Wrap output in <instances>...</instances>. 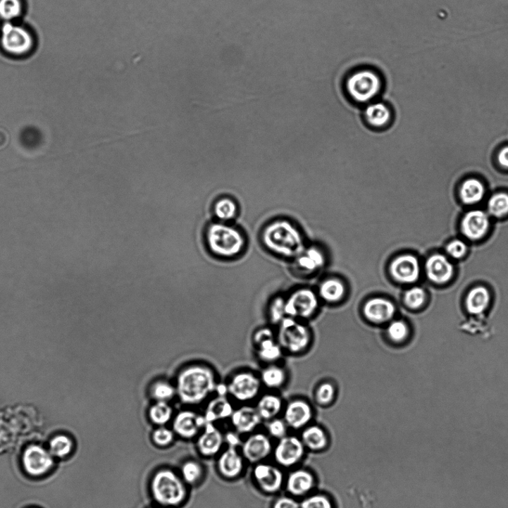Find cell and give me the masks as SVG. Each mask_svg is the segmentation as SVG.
I'll use <instances>...</instances> for the list:
<instances>
[{"label":"cell","mask_w":508,"mask_h":508,"mask_svg":"<svg viewBox=\"0 0 508 508\" xmlns=\"http://www.w3.org/2000/svg\"><path fill=\"white\" fill-rule=\"evenodd\" d=\"M73 450V442L65 435H58L51 439L49 444V452L57 458L66 457Z\"/></svg>","instance_id":"41"},{"label":"cell","mask_w":508,"mask_h":508,"mask_svg":"<svg viewBox=\"0 0 508 508\" xmlns=\"http://www.w3.org/2000/svg\"><path fill=\"white\" fill-rule=\"evenodd\" d=\"M175 434L173 430L159 426L154 430L151 435V440L156 446L166 447L171 445L175 440Z\"/></svg>","instance_id":"46"},{"label":"cell","mask_w":508,"mask_h":508,"mask_svg":"<svg viewBox=\"0 0 508 508\" xmlns=\"http://www.w3.org/2000/svg\"><path fill=\"white\" fill-rule=\"evenodd\" d=\"M150 395L155 401L168 402L177 395L176 387L167 381L159 380L151 385Z\"/></svg>","instance_id":"39"},{"label":"cell","mask_w":508,"mask_h":508,"mask_svg":"<svg viewBox=\"0 0 508 508\" xmlns=\"http://www.w3.org/2000/svg\"><path fill=\"white\" fill-rule=\"evenodd\" d=\"M230 419L233 427L240 434L254 433L263 421L256 408L249 406L234 410Z\"/></svg>","instance_id":"22"},{"label":"cell","mask_w":508,"mask_h":508,"mask_svg":"<svg viewBox=\"0 0 508 508\" xmlns=\"http://www.w3.org/2000/svg\"><path fill=\"white\" fill-rule=\"evenodd\" d=\"M396 311L395 304L389 299L383 297L368 299L362 308L364 318L374 324H383L392 321Z\"/></svg>","instance_id":"17"},{"label":"cell","mask_w":508,"mask_h":508,"mask_svg":"<svg viewBox=\"0 0 508 508\" xmlns=\"http://www.w3.org/2000/svg\"><path fill=\"white\" fill-rule=\"evenodd\" d=\"M183 478L171 469H161L150 482L152 497L164 507H175L183 504L187 497V489Z\"/></svg>","instance_id":"4"},{"label":"cell","mask_w":508,"mask_h":508,"mask_svg":"<svg viewBox=\"0 0 508 508\" xmlns=\"http://www.w3.org/2000/svg\"><path fill=\"white\" fill-rule=\"evenodd\" d=\"M275 337V334L273 331L268 328H264L258 330L254 335V342L255 345H258L260 342L270 340V338Z\"/></svg>","instance_id":"51"},{"label":"cell","mask_w":508,"mask_h":508,"mask_svg":"<svg viewBox=\"0 0 508 508\" xmlns=\"http://www.w3.org/2000/svg\"><path fill=\"white\" fill-rule=\"evenodd\" d=\"M498 161L502 166L508 168V147H504L500 151Z\"/></svg>","instance_id":"52"},{"label":"cell","mask_w":508,"mask_h":508,"mask_svg":"<svg viewBox=\"0 0 508 508\" xmlns=\"http://www.w3.org/2000/svg\"><path fill=\"white\" fill-rule=\"evenodd\" d=\"M225 440L227 441L228 444V447H237L240 444V440L239 436L237 434L234 433H229L226 438H225Z\"/></svg>","instance_id":"53"},{"label":"cell","mask_w":508,"mask_h":508,"mask_svg":"<svg viewBox=\"0 0 508 508\" xmlns=\"http://www.w3.org/2000/svg\"><path fill=\"white\" fill-rule=\"evenodd\" d=\"M239 213V206L235 200L230 197L218 199L213 205V213L221 223H229L235 219Z\"/></svg>","instance_id":"32"},{"label":"cell","mask_w":508,"mask_h":508,"mask_svg":"<svg viewBox=\"0 0 508 508\" xmlns=\"http://www.w3.org/2000/svg\"><path fill=\"white\" fill-rule=\"evenodd\" d=\"M447 252L454 259H461L466 255L467 246L463 241L456 240L448 244Z\"/></svg>","instance_id":"49"},{"label":"cell","mask_w":508,"mask_h":508,"mask_svg":"<svg viewBox=\"0 0 508 508\" xmlns=\"http://www.w3.org/2000/svg\"><path fill=\"white\" fill-rule=\"evenodd\" d=\"M346 294V285L342 280L328 278L320 284L318 295L325 302L336 304L342 301Z\"/></svg>","instance_id":"28"},{"label":"cell","mask_w":508,"mask_h":508,"mask_svg":"<svg viewBox=\"0 0 508 508\" xmlns=\"http://www.w3.org/2000/svg\"><path fill=\"white\" fill-rule=\"evenodd\" d=\"M204 473L202 465L197 461H187L180 467V476L187 485L198 484L202 480Z\"/></svg>","instance_id":"37"},{"label":"cell","mask_w":508,"mask_h":508,"mask_svg":"<svg viewBox=\"0 0 508 508\" xmlns=\"http://www.w3.org/2000/svg\"><path fill=\"white\" fill-rule=\"evenodd\" d=\"M428 278L438 284H442L451 280L454 268L449 259L441 254L430 256L426 264Z\"/></svg>","instance_id":"23"},{"label":"cell","mask_w":508,"mask_h":508,"mask_svg":"<svg viewBox=\"0 0 508 508\" xmlns=\"http://www.w3.org/2000/svg\"><path fill=\"white\" fill-rule=\"evenodd\" d=\"M490 302V296L488 290L479 286L468 294L466 304L467 310L471 314L479 315L486 310Z\"/></svg>","instance_id":"31"},{"label":"cell","mask_w":508,"mask_h":508,"mask_svg":"<svg viewBox=\"0 0 508 508\" xmlns=\"http://www.w3.org/2000/svg\"><path fill=\"white\" fill-rule=\"evenodd\" d=\"M286 380H287V374L285 369L273 364L265 368L260 376L262 384L272 389L281 388L285 383Z\"/></svg>","instance_id":"35"},{"label":"cell","mask_w":508,"mask_h":508,"mask_svg":"<svg viewBox=\"0 0 508 508\" xmlns=\"http://www.w3.org/2000/svg\"><path fill=\"white\" fill-rule=\"evenodd\" d=\"M260 378L251 372H241L232 377L228 384V394L240 402L254 399L261 389Z\"/></svg>","instance_id":"11"},{"label":"cell","mask_w":508,"mask_h":508,"mask_svg":"<svg viewBox=\"0 0 508 508\" xmlns=\"http://www.w3.org/2000/svg\"><path fill=\"white\" fill-rule=\"evenodd\" d=\"M485 192L484 185L479 180L470 178L462 184L460 189V197L465 204H476L484 199Z\"/></svg>","instance_id":"30"},{"label":"cell","mask_w":508,"mask_h":508,"mask_svg":"<svg viewBox=\"0 0 508 508\" xmlns=\"http://www.w3.org/2000/svg\"><path fill=\"white\" fill-rule=\"evenodd\" d=\"M257 354L260 359L267 363L278 361L283 354V349L275 337L270 338L256 345Z\"/></svg>","instance_id":"36"},{"label":"cell","mask_w":508,"mask_h":508,"mask_svg":"<svg viewBox=\"0 0 508 508\" xmlns=\"http://www.w3.org/2000/svg\"><path fill=\"white\" fill-rule=\"evenodd\" d=\"M206 423L204 416L192 411H182L173 419V430L181 438L192 439L200 434Z\"/></svg>","instance_id":"18"},{"label":"cell","mask_w":508,"mask_h":508,"mask_svg":"<svg viewBox=\"0 0 508 508\" xmlns=\"http://www.w3.org/2000/svg\"><path fill=\"white\" fill-rule=\"evenodd\" d=\"M215 392L218 396L225 397L228 394V385L225 384H217Z\"/></svg>","instance_id":"54"},{"label":"cell","mask_w":508,"mask_h":508,"mask_svg":"<svg viewBox=\"0 0 508 508\" xmlns=\"http://www.w3.org/2000/svg\"><path fill=\"white\" fill-rule=\"evenodd\" d=\"M270 438L261 433L251 435L243 442L242 454L244 459L254 464L264 462L273 453Z\"/></svg>","instance_id":"12"},{"label":"cell","mask_w":508,"mask_h":508,"mask_svg":"<svg viewBox=\"0 0 508 508\" xmlns=\"http://www.w3.org/2000/svg\"><path fill=\"white\" fill-rule=\"evenodd\" d=\"M299 508H335L332 499L324 493H312L299 502Z\"/></svg>","instance_id":"42"},{"label":"cell","mask_w":508,"mask_h":508,"mask_svg":"<svg viewBox=\"0 0 508 508\" xmlns=\"http://www.w3.org/2000/svg\"><path fill=\"white\" fill-rule=\"evenodd\" d=\"M490 226L488 213L475 210L468 212L462 218L461 230L463 235L471 240H478L485 237Z\"/></svg>","instance_id":"19"},{"label":"cell","mask_w":508,"mask_h":508,"mask_svg":"<svg viewBox=\"0 0 508 508\" xmlns=\"http://www.w3.org/2000/svg\"><path fill=\"white\" fill-rule=\"evenodd\" d=\"M297 268L305 273H314L321 269L326 264L323 251L316 246L305 247L304 250L295 258Z\"/></svg>","instance_id":"25"},{"label":"cell","mask_w":508,"mask_h":508,"mask_svg":"<svg viewBox=\"0 0 508 508\" xmlns=\"http://www.w3.org/2000/svg\"><path fill=\"white\" fill-rule=\"evenodd\" d=\"M301 438L306 450L321 452L330 445V438L326 430L317 424H310L302 430Z\"/></svg>","instance_id":"24"},{"label":"cell","mask_w":508,"mask_h":508,"mask_svg":"<svg viewBox=\"0 0 508 508\" xmlns=\"http://www.w3.org/2000/svg\"><path fill=\"white\" fill-rule=\"evenodd\" d=\"M306 451L299 437L286 435L278 440L273 454L277 465L283 468H292L303 461Z\"/></svg>","instance_id":"9"},{"label":"cell","mask_w":508,"mask_h":508,"mask_svg":"<svg viewBox=\"0 0 508 508\" xmlns=\"http://www.w3.org/2000/svg\"><path fill=\"white\" fill-rule=\"evenodd\" d=\"M390 275L397 282L411 284L419 278L420 264L418 259L410 254L395 258L389 265Z\"/></svg>","instance_id":"16"},{"label":"cell","mask_w":508,"mask_h":508,"mask_svg":"<svg viewBox=\"0 0 508 508\" xmlns=\"http://www.w3.org/2000/svg\"><path fill=\"white\" fill-rule=\"evenodd\" d=\"M381 75L371 69H361L351 73L346 80V90L352 100L359 104L373 101L382 92Z\"/></svg>","instance_id":"5"},{"label":"cell","mask_w":508,"mask_h":508,"mask_svg":"<svg viewBox=\"0 0 508 508\" xmlns=\"http://www.w3.org/2000/svg\"><path fill=\"white\" fill-rule=\"evenodd\" d=\"M18 140L24 149L35 150L43 144L44 136L40 128L35 125H27L20 130Z\"/></svg>","instance_id":"33"},{"label":"cell","mask_w":508,"mask_h":508,"mask_svg":"<svg viewBox=\"0 0 508 508\" xmlns=\"http://www.w3.org/2000/svg\"><path fill=\"white\" fill-rule=\"evenodd\" d=\"M319 307V297L309 288H301L285 298L286 316L295 319L314 316Z\"/></svg>","instance_id":"8"},{"label":"cell","mask_w":508,"mask_h":508,"mask_svg":"<svg viewBox=\"0 0 508 508\" xmlns=\"http://www.w3.org/2000/svg\"><path fill=\"white\" fill-rule=\"evenodd\" d=\"M233 411L232 404L226 397L218 396L208 404L204 418L206 423H214L230 419Z\"/></svg>","instance_id":"27"},{"label":"cell","mask_w":508,"mask_h":508,"mask_svg":"<svg viewBox=\"0 0 508 508\" xmlns=\"http://www.w3.org/2000/svg\"><path fill=\"white\" fill-rule=\"evenodd\" d=\"M335 388L329 382L321 384L316 392L315 397L317 403L321 407H328L335 398Z\"/></svg>","instance_id":"45"},{"label":"cell","mask_w":508,"mask_h":508,"mask_svg":"<svg viewBox=\"0 0 508 508\" xmlns=\"http://www.w3.org/2000/svg\"><path fill=\"white\" fill-rule=\"evenodd\" d=\"M283 408V400L279 396L268 394L259 399L256 409L263 421H270L278 418Z\"/></svg>","instance_id":"29"},{"label":"cell","mask_w":508,"mask_h":508,"mask_svg":"<svg viewBox=\"0 0 508 508\" xmlns=\"http://www.w3.org/2000/svg\"><path fill=\"white\" fill-rule=\"evenodd\" d=\"M205 238L210 252L221 258L239 256L246 245L244 233L238 228L221 221L207 227Z\"/></svg>","instance_id":"3"},{"label":"cell","mask_w":508,"mask_h":508,"mask_svg":"<svg viewBox=\"0 0 508 508\" xmlns=\"http://www.w3.org/2000/svg\"><path fill=\"white\" fill-rule=\"evenodd\" d=\"M216 385L213 371L197 364L180 372L175 387L177 395L182 402L187 405H197L215 392Z\"/></svg>","instance_id":"1"},{"label":"cell","mask_w":508,"mask_h":508,"mask_svg":"<svg viewBox=\"0 0 508 508\" xmlns=\"http://www.w3.org/2000/svg\"><path fill=\"white\" fill-rule=\"evenodd\" d=\"M244 457L237 447H228L221 453L217 461L218 473L226 479H236L242 473L244 467Z\"/></svg>","instance_id":"20"},{"label":"cell","mask_w":508,"mask_h":508,"mask_svg":"<svg viewBox=\"0 0 508 508\" xmlns=\"http://www.w3.org/2000/svg\"><path fill=\"white\" fill-rule=\"evenodd\" d=\"M154 508H167V507H154Z\"/></svg>","instance_id":"55"},{"label":"cell","mask_w":508,"mask_h":508,"mask_svg":"<svg viewBox=\"0 0 508 508\" xmlns=\"http://www.w3.org/2000/svg\"><path fill=\"white\" fill-rule=\"evenodd\" d=\"M364 120L371 127L383 128L392 118V110L386 104L380 101L370 103L364 112Z\"/></svg>","instance_id":"26"},{"label":"cell","mask_w":508,"mask_h":508,"mask_svg":"<svg viewBox=\"0 0 508 508\" xmlns=\"http://www.w3.org/2000/svg\"><path fill=\"white\" fill-rule=\"evenodd\" d=\"M225 437L214 423H206L197 440L199 452L205 457H213L220 452Z\"/></svg>","instance_id":"21"},{"label":"cell","mask_w":508,"mask_h":508,"mask_svg":"<svg viewBox=\"0 0 508 508\" xmlns=\"http://www.w3.org/2000/svg\"><path fill=\"white\" fill-rule=\"evenodd\" d=\"M489 213L497 218L508 214V194L500 192L495 194L488 204Z\"/></svg>","instance_id":"40"},{"label":"cell","mask_w":508,"mask_h":508,"mask_svg":"<svg viewBox=\"0 0 508 508\" xmlns=\"http://www.w3.org/2000/svg\"><path fill=\"white\" fill-rule=\"evenodd\" d=\"M253 478L259 489L266 494H276L285 485V476L278 465L266 462L256 464Z\"/></svg>","instance_id":"10"},{"label":"cell","mask_w":508,"mask_h":508,"mask_svg":"<svg viewBox=\"0 0 508 508\" xmlns=\"http://www.w3.org/2000/svg\"><path fill=\"white\" fill-rule=\"evenodd\" d=\"M23 13L22 0H0V18L6 23L19 18Z\"/></svg>","instance_id":"38"},{"label":"cell","mask_w":508,"mask_h":508,"mask_svg":"<svg viewBox=\"0 0 508 508\" xmlns=\"http://www.w3.org/2000/svg\"><path fill=\"white\" fill-rule=\"evenodd\" d=\"M386 335L392 342L399 343L405 341L409 335L408 326L402 321H392L388 325Z\"/></svg>","instance_id":"43"},{"label":"cell","mask_w":508,"mask_h":508,"mask_svg":"<svg viewBox=\"0 0 508 508\" xmlns=\"http://www.w3.org/2000/svg\"><path fill=\"white\" fill-rule=\"evenodd\" d=\"M269 319L273 324H280L287 317L285 311V298L278 296L272 299L268 309Z\"/></svg>","instance_id":"44"},{"label":"cell","mask_w":508,"mask_h":508,"mask_svg":"<svg viewBox=\"0 0 508 508\" xmlns=\"http://www.w3.org/2000/svg\"><path fill=\"white\" fill-rule=\"evenodd\" d=\"M314 411L310 404L302 399H292L283 411V420L294 430H303L314 419Z\"/></svg>","instance_id":"14"},{"label":"cell","mask_w":508,"mask_h":508,"mask_svg":"<svg viewBox=\"0 0 508 508\" xmlns=\"http://www.w3.org/2000/svg\"><path fill=\"white\" fill-rule=\"evenodd\" d=\"M271 508H299V502L290 495L281 496L273 501Z\"/></svg>","instance_id":"50"},{"label":"cell","mask_w":508,"mask_h":508,"mask_svg":"<svg viewBox=\"0 0 508 508\" xmlns=\"http://www.w3.org/2000/svg\"><path fill=\"white\" fill-rule=\"evenodd\" d=\"M23 464L25 471L30 475L42 476L53 467V455L40 446L32 445L24 451Z\"/></svg>","instance_id":"13"},{"label":"cell","mask_w":508,"mask_h":508,"mask_svg":"<svg viewBox=\"0 0 508 508\" xmlns=\"http://www.w3.org/2000/svg\"><path fill=\"white\" fill-rule=\"evenodd\" d=\"M288 428L283 419L276 418L268 421V433L271 438L279 440L288 435Z\"/></svg>","instance_id":"48"},{"label":"cell","mask_w":508,"mask_h":508,"mask_svg":"<svg viewBox=\"0 0 508 508\" xmlns=\"http://www.w3.org/2000/svg\"><path fill=\"white\" fill-rule=\"evenodd\" d=\"M0 45L6 54L23 56L33 49L35 40L27 29L12 23H5L0 35Z\"/></svg>","instance_id":"7"},{"label":"cell","mask_w":508,"mask_h":508,"mask_svg":"<svg viewBox=\"0 0 508 508\" xmlns=\"http://www.w3.org/2000/svg\"><path fill=\"white\" fill-rule=\"evenodd\" d=\"M262 240L268 250L285 258L295 259L306 247L302 233L287 220L268 225L262 233Z\"/></svg>","instance_id":"2"},{"label":"cell","mask_w":508,"mask_h":508,"mask_svg":"<svg viewBox=\"0 0 508 508\" xmlns=\"http://www.w3.org/2000/svg\"><path fill=\"white\" fill-rule=\"evenodd\" d=\"M284 486L290 496L296 499H304L315 489L316 478L315 475L306 469L298 468L286 477Z\"/></svg>","instance_id":"15"},{"label":"cell","mask_w":508,"mask_h":508,"mask_svg":"<svg viewBox=\"0 0 508 508\" xmlns=\"http://www.w3.org/2000/svg\"><path fill=\"white\" fill-rule=\"evenodd\" d=\"M174 411L167 402L155 401L149 410V418L152 423L164 426L173 418Z\"/></svg>","instance_id":"34"},{"label":"cell","mask_w":508,"mask_h":508,"mask_svg":"<svg viewBox=\"0 0 508 508\" xmlns=\"http://www.w3.org/2000/svg\"><path fill=\"white\" fill-rule=\"evenodd\" d=\"M311 340L310 330L297 319L287 316L279 324L278 343L289 353H302L309 346Z\"/></svg>","instance_id":"6"},{"label":"cell","mask_w":508,"mask_h":508,"mask_svg":"<svg viewBox=\"0 0 508 508\" xmlns=\"http://www.w3.org/2000/svg\"><path fill=\"white\" fill-rule=\"evenodd\" d=\"M426 293L423 289L414 287L404 295V303L412 309L420 308L425 302Z\"/></svg>","instance_id":"47"}]
</instances>
